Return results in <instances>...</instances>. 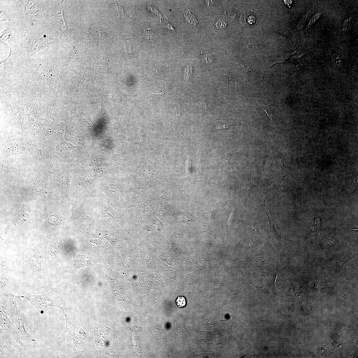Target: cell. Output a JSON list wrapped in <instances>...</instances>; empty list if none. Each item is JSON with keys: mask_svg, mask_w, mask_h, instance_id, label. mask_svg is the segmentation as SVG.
<instances>
[{"mask_svg": "<svg viewBox=\"0 0 358 358\" xmlns=\"http://www.w3.org/2000/svg\"><path fill=\"white\" fill-rule=\"evenodd\" d=\"M7 312L12 321V334L13 336L21 346L24 343L31 341V337L26 331L24 326V317L15 303L14 306H7Z\"/></svg>", "mask_w": 358, "mask_h": 358, "instance_id": "obj_1", "label": "cell"}, {"mask_svg": "<svg viewBox=\"0 0 358 358\" xmlns=\"http://www.w3.org/2000/svg\"><path fill=\"white\" fill-rule=\"evenodd\" d=\"M96 337V344L101 351L108 352L111 350L110 336L108 333V328L105 327L98 328Z\"/></svg>", "mask_w": 358, "mask_h": 358, "instance_id": "obj_2", "label": "cell"}, {"mask_svg": "<svg viewBox=\"0 0 358 358\" xmlns=\"http://www.w3.org/2000/svg\"><path fill=\"white\" fill-rule=\"evenodd\" d=\"M47 43V41L46 38H38L35 41L33 42L32 44V47L35 50H39L46 46Z\"/></svg>", "mask_w": 358, "mask_h": 358, "instance_id": "obj_3", "label": "cell"}, {"mask_svg": "<svg viewBox=\"0 0 358 358\" xmlns=\"http://www.w3.org/2000/svg\"><path fill=\"white\" fill-rule=\"evenodd\" d=\"M265 201V200H264V202ZM265 202H264V207H263V206H261L264 209V210H265L266 213V214H267V216L268 217V219H269V221L270 222L271 227V231L272 236H273V237L274 238L277 239V240H280L282 239H283L288 240L286 239H285L282 237V236H281L280 235V234H279L278 233V232H277V231H276V230L275 229V227L274 225L273 224V223H272L271 221H270V219H269V216H268V215L267 213V212H266V209L265 207Z\"/></svg>", "mask_w": 358, "mask_h": 358, "instance_id": "obj_4", "label": "cell"}, {"mask_svg": "<svg viewBox=\"0 0 358 358\" xmlns=\"http://www.w3.org/2000/svg\"><path fill=\"white\" fill-rule=\"evenodd\" d=\"M352 21L351 17L347 18L345 20L342 25L341 30L343 32L349 30L352 26Z\"/></svg>", "mask_w": 358, "mask_h": 358, "instance_id": "obj_5", "label": "cell"}, {"mask_svg": "<svg viewBox=\"0 0 358 358\" xmlns=\"http://www.w3.org/2000/svg\"><path fill=\"white\" fill-rule=\"evenodd\" d=\"M201 56L202 60L207 64H210L214 61V57L207 52H205L204 54L202 53Z\"/></svg>", "mask_w": 358, "mask_h": 358, "instance_id": "obj_6", "label": "cell"}, {"mask_svg": "<svg viewBox=\"0 0 358 358\" xmlns=\"http://www.w3.org/2000/svg\"><path fill=\"white\" fill-rule=\"evenodd\" d=\"M186 20L188 22L194 26H196L198 24L196 18L194 15L192 14L190 12H187L186 15Z\"/></svg>", "mask_w": 358, "mask_h": 358, "instance_id": "obj_7", "label": "cell"}, {"mask_svg": "<svg viewBox=\"0 0 358 358\" xmlns=\"http://www.w3.org/2000/svg\"><path fill=\"white\" fill-rule=\"evenodd\" d=\"M176 303L179 308H184L186 305V299L183 296H178L176 300Z\"/></svg>", "mask_w": 358, "mask_h": 358, "instance_id": "obj_8", "label": "cell"}, {"mask_svg": "<svg viewBox=\"0 0 358 358\" xmlns=\"http://www.w3.org/2000/svg\"><path fill=\"white\" fill-rule=\"evenodd\" d=\"M321 13H317L315 14L312 17V18L310 19L308 24L307 27V29L310 28L314 23L316 22V21L318 20L319 18L321 16Z\"/></svg>", "mask_w": 358, "mask_h": 358, "instance_id": "obj_9", "label": "cell"}, {"mask_svg": "<svg viewBox=\"0 0 358 358\" xmlns=\"http://www.w3.org/2000/svg\"><path fill=\"white\" fill-rule=\"evenodd\" d=\"M332 60L337 67H340L342 65V61L339 55L333 54L332 57Z\"/></svg>", "mask_w": 358, "mask_h": 358, "instance_id": "obj_10", "label": "cell"}, {"mask_svg": "<svg viewBox=\"0 0 358 358\" xmlns=\"http://www.w3.org/2000/svg\"><path fill=\"white\" fill-rule=\"evenodd\" d=\"M310 13H308L306 15H305L303 18L301 19L300 21L299 24L298 26V30H301L303 28L304 25L306 24L307 21H308L309 17L310 16Z\"/></svg>", "mask_w": 358, "mask_h": 358, "instance_id": "obj_11", "label": "cell"}, {"mask_svg": "<svg viewBox=\"0 0 358 358\" xmlns=\"http://www.w3.org/2000/svg\"><path fill=\"white\" fill-rule=\"evenodd\" d=\"M250 283L251 285H252L253 286L255 287V288L256 289V290L258 292L262 294H265V295H268V292L266 290V289L264 288L263 287H256L254 286V285L251 284Z\"/></svg>", "mask_w": 358, "mask_h": 358, "instance_id": "obj_12", "label": "cell"}, {"mask_svg": "<svg viewBox=\"0 0 358 358\" xmlns=\"http://www.w3.org/2000/svg\"><path fill=\"white\" fill-rule=\"evenodd\" d=\"M284 2L285 5L289 8L290 11L291 12V8L293 6V1L291 0H285Z\"/></svg>", "mask_w": 358, "mask_h": 358, "instance_id": "obj_13", "label": "cell"}, {"mask_svg": "<svg viewBox=\"0 0 358 358\" xmlns=\"http://www.w3.org/2000/svg\"><path fill=\"white\" fill-rule=\"evenodd\" d=\"M240 64L238 65V67L241 69H244V67H246V65L244 63H240Z\"/></svg>", "mask_w": 358, "mask_h": 358, "instance_id": "obj_14", "label": "cell"}]
</instances>
